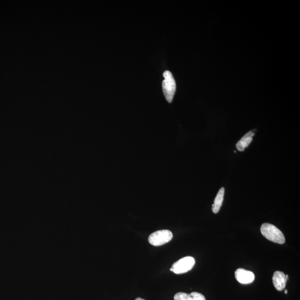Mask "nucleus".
<instances>
[{"instance_id":"f257e3e1","label":"nucleus","mask_w":300,"mask_h":300,"mask_svg":"<svg viewBox=\"0 0 300 300\" xmlns=\"http://www.w3.org/2000/svg\"><path fill=\"white\" fill-rule=\"evenodd\" d=\"M261 232L265 238L275 243L283 244L285 243L283 233L271 223H263L261 226Z\"/></svg>"},{"instance_id":"f03ea898","label":"nucleus","mask_w":300,"mask_h":300,"mask_svg":"<svg viewBox=\"0 0 300 300\" xmlns=\"http://www.w3.org/2000/svg\"><path fill=\"white\" fill-rule=\"evenodd\" d=\"M165 78L163 82V89L166 100L171 103L176 92V85L175 80L171 72L166 71L163 74Z\"/></svg>"},{"instance_id":"7ed1b4c3","label":"nucleus","mask_w":300,"mask_h":300,"mask_svg":"<svg viewBox=\"0 0 300 300\" xmlns=\"http://www.w3.org/2000/svg\"><path fill=\"white\" fill-rule=\"evenodd\" d=\"M173 234L171 231L162 230L152 233L149 237V243L155 246L163 245L171 241Z\"/></svg>"},{"instance_id":"20e7f679","label":"nucleus","mask_w":300,"mask_h":300,"mask_svg":"<svg viewBox=\"0 0 300 300\" xmlns=\"http://www.w3.org/2000/svg\"><path fill=\"white\" fill-rule=\"evenodd\" d=\"M195 259L191 257H186L179 259L172 266V271L176 274H184L194 267Z\"/></svg>"},{"instance_id":"39448f33","label":"nucleus","mask_w":300,"mask_h":300,"mask_svg":"<svg viewBox=\"0 0 300 300\" xmlns=\"http://www.w3.org/2000/svg\"><path fill=\"white\" fill-rule=\"evenodd\" d=\"M236 279L242 284H249L252 283L255 280V275L252 271L246 270L243 268H239L236 270Z\"/></svg>"},{"instance_id":"423d86ee","label":"nucleus","mask_w":300,"mask_h":300,"mask_svg":"<svg viewBox=\"0 0 300 300\" xmlns=\"http://www.w3.org/2000/svg\"><path fill=\"white\" fill-rule=\"evenodd\" d=\"M288 280L283 272L276 271L272 277L273 284L277 290H283Z\"/></svg>"},{"instance_id":"0eeeda50","label":"nucleus","mask_w":300,"mask_h":300,"mask_svg":"<svg viewBox=\"0 0 300 300\" xmlns=\"http://www.w3.org/2000/svg\"><path fill=\"white\" fill-rule=\"evenodd\" d=\"M174 300H206L203 295L196 292L190 294L184 293H178L174 297Z\"/></svg>"},{"instance_id":"6e6552de","label":"nucleus","mask_w":300,"mask_h":300,"mask_svg":"<svg viewBox=\"0 0 300 300\" xmlns=\"http://www.w3.org/2000/svg\"><path fill=\"white\" fill-rule=\"evenodd\" d=\"M255 133L253 131H250L246 134L237 143L236 148L240 151H244L246 147H248L253 141Z\"/></svg>"},{"instance_id":"1a4fd4ad","label":"nucleus","mask_w":300,"mask_h":300,"mask_svg":"<svg viewBox=\"0 0 300 300\" xmlns=\"http://www.w3.org/2000/svg\"><path fill=\"white\" fill-rule=\"evenodd\" d=\"M225 194L224 187H222L219 190L216 195L215 199H214V203L213 205V212L214 214H217L220 211L223 201V197Z\"/></svg>"},{"instance_id":"9d476101","label":"nucleus","mask_w":300,"mask_h":300,"mask_svg":"<svg viewBox=\"0 0 300 300\" xmlns=\"http://www.w3.org/2000/svg\"><path fill=\"white\" fill-rule=\"evenodd\" d=\"M135 300H145L142 299L140 298H138Z\"/></svg>"},{"instance_id":"9b49d317","label":"nucleus","mask_w":300,"mask_h":300,"mask_svg":"<svg viewBox=\"0 0 300 300\" xmlns=\"http://www.w3.org/2000/svg\"><path fill=\"white\" fill-rule=\"evenodd\" d=\"M285 293L286 294H288V290H285Z\"/></svg>"}]
</instances>
